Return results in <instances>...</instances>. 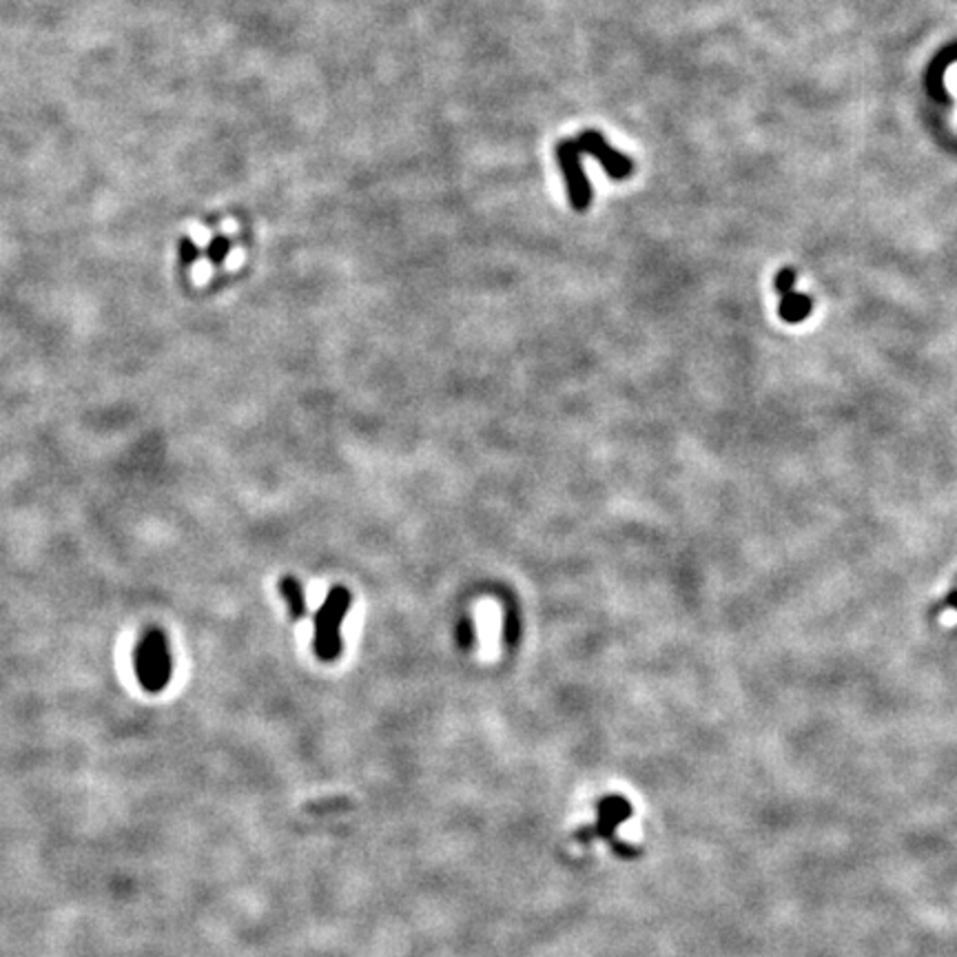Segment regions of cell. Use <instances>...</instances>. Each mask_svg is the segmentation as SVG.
<instances>
[{
	"label": "cell",
	"mask_w": 957,
	"mask_h": 957,
	"mask_svg": "<svg viewBox=\"0 0 957 957\" xmlns=\"http://www.w3.org/2000/svg\"><path fill=\"white\" fill-rule=\"evenodd\" d=\"M350 592L341 585H335L324 598L321 608L315 614V636H312V649L317 658L324 663H333L341 654V623L349 614Z\"/></svg>",
	"instance_id": "cell-1"
},
{
	"label": "cell",
	"mask_w": 957,
	"mask_h": 957,
	"mask_svg": "<svg viewBox=\"0 0 957 957\" xmlns=\"http://www.w3.org/2000/svg\"><path fill=\"white\" fill-rule=\"evenodd\" d=\"M133 667H136L138 683L148 694H160L168 685L173 672L171 649L165 632L158 627L147 629L138 641L133 652Z\"/></svg>",
	"instance_id": "cell-2"
},
{
	"label": "cell",
	"mask_w": 957,
	"mask_h": 957,
	"mask_svg": "<svg viewBox=\"0 0 957 957\" xmlns=\"http://www.w3.org/2000/svg\"><path fill=\"white\" fill-rule=\"evenodd\" d=\"M581 153L583 151L579 142L569 140V138H565L557 145V160L563 173L565 187H568L569 205L577 211H588L589 205H592V185H589L588 176H585Z\"/></svg>",
	"instance_id": "cell-3"
},
{
	"label": "cell",
	"mask_w": 957,
	"mask_h": 957,
	"mask_svg": "<svg viewBox=\"0 0 957 957\" xmlns=\"http://www.w3.org/2000/svg\"><path fill=\"white\" fill-rule=\"evenodd\" d=\"M577 142L579 147H581V151L597 158L598 165L608 171V176L612 177V180H627V177L632 176L634 162L629 160V156H625V153L609 147L608 140H605L598 131H592V129L583 131L581 136L577 138Z\"/></svg>",
	"instance_id": "cell-4"
},
{
	"label": "cell",
	"mask_w": 957,
	"mask_h": 957,
	"mask_svg": "<svg viewBox=\"0 0 957 957\" xmlns=\"http://www.w3.org/2000/svg\"><path fill=\"white\" fill-rule=\"evenodd\" d=\"M277 588H280L282 598L286 601L291 618L301 621V618L309 614V608H306V594H304V588H301V583L297 581L295 577H284V579H280Z\"/></svg>",
	"instance_id": "cell-5"
},
{
	"label": "cell",
	"mask_w": 957,
	"mask_h": 957,
	"mask_svg": "<svg viewBox=\"0 0 957 957\" xmlns=\"http://www.w3.org/2000/svg\"><path fill=\"white\" fill-rule=\"evenodd\" d=\"M811 311L809 297L798 295V292H787L780 301V315L787 321H802Z\"/></svg>",
	"instance_id": "cell-6"
},
{
	"label": "cell",
	"mask_w": 957,
	"mask_h": 957,
	"mask_svg": "<svg viewBox=\"0 0 957 957\" xmlns=\"http://www.w3.org/2000/svg\"><path fill=\"white\" fill-rule=\"evenodd\" d=\"M457 641L461 647H473L474 643V625L470 618H461L457 627Z\"/></svg>",
	"instance_id": "cell-7"
},
{
	"label": "cell",
	"mask_w": 957,
	"mask_h": 957,
	"mask_svg": "<svg viewBox=\"0 0 957 957\" xmlns=\"http://www.w3.org/2000/svg\"><path fill=\"white\" fill-rule=\"evenodd\" d=\"M793 271L791 269H785L778 273L776 277V291L782 292V295H787V292H791V286H793Z\"/></svg>",
	"instance_id": "cell-8"
},
{
	"label": "cell",
	"mask_w": 957,
	"mask_h": 957,
	"mask_svg": "<svg viewBox=\"0 0 957 957\" xmlns=\"http://www.w3.org/2000/svg\"><path fill=\"white\" fill-rule=\"evenodd\" d=\"M226 253H229V244H226L225 240L211 242V251H208V257H211V260L215 262V264H220V262L225 260Z\"/></svg>",
	"instance_id": "cell-9"
}]
</instances>
